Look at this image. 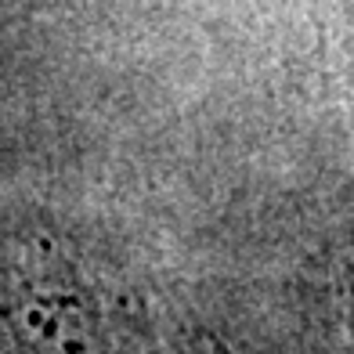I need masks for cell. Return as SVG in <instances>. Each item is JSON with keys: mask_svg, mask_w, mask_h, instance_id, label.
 I'll return each mask as SVG.
<instances>
[{"mask_svg": "<svg viewBox=\"0 0 354 354\" xmlns=\"http://www.w3.org/2000/svg\"><path fill=\"white\" fill-rule=\"evenodd\" d=\"M0 354H138L62 257L0 268Z\"/></svg>", "mask_w": 354, "mask_h": 354, "instance_id": "obj_1", "label": "cell"}]
</instances>
